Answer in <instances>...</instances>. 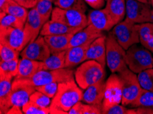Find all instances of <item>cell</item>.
<instances>
[{
	"label": "cell",
	"mask_w": 153,
	"mask_h": 114,
	"mask_svg": "<svg viewBox=\"0 0 153 114\" xmlns=\"http://www.w3.org/2000/svg\"><path fill=\"white\" fill-rule=\"evenodd\" d=\"M76 82L74 79L59 83L57 92L50 106V113L68 114L74 104L82 101L83 92Z\"/></svg>",
	"instance_id": "obj_1"
},
{
	"label": "cell",
	"mask_w": 153,
	"mask_h": 114,
	"mask_svg": "<svg viewBox=\"0 0 153 114\" xmlns=\"http://www.w3.org/2000/svg\"><path fill=\"white\" fill-rule=\"evenodd\" d=\"M75 80L82 90L103 80L105 76L104 68L99 62L90 60L82 62L74 72Z\"/></svg>",
	"instance_id": "obj_2"
},
{
	"label": "cell",
	"mask_w": 153,
	"mask_h": 114,
	"mask_svg": "<svg viewBox=\"0 0 153 114\" xmlns=\"http://www.w3.org/2000/svg\"><path fill=\"white\" fill-rule=\"evenodd\" d=\"M126 64L131 71L139 74L146 69L153 68V57L149 50L135 44L126 50Z\"/></svg>",
	"instance_id": "obj_3"
},
{
	"label": "cell",
	"mask_w": 153,
	"mask_h": 114,
	"mask_svg": "<svg viewBox=\"0 0 153 114\" xmlns=\"http://www.w3.org/2000/svg\"><path fill=\"white\" fill-rule=\"evenodd\" d=\"M111 34L106 40V64L112 73H120L128 68L126 64V51Z\"/></svg>",
	"instance_id": "obj_4"
},
{
	"label": "cell",
	"mask_w": 153,
	"mask_h": 114,
	"mask_svg": "<svg viewBox=\"0 0 153 114\" xmlns=\"http://www.w3.org/2000/svg\"><path fill=\"white\" fill-rule=\"evenodd\" d=\"M109 34L126 51L132 45L140 43L136 24L126 18L115 25Z\"/></svg>",
	"instance_id": "obj_5"
},
{
	"label": "cell",
	"mask_w": 153,
	"mask_h": 114,
	"mask_svg": "<svg viewBox=\"0 0 153 114\" xmlns=\"http://www.w3.org/2000/svg\"><path fill=\"white\" fill-rule=\"evenodd\" d=\"M122 82V104L130 106L138 97L141 87L139 82L137 75L128 68L118 73Z\"/></svg>",
	"instance_id": "obj_6"
},
{
	"label": "cell",
	"mask_w": 153,
	"mask_h": 114,
	"mask_svg": "<svg viewBox=\"0 0 153 114\" xmlns=\"http://www.w3.org/2000/svg\"><path fill=\"white\" fill-rule=\"evenodd\" d=\"M74 72L72 69L64 68L52 71L42 70L34 74L30 78L25 79L34 86H40L51 83H61L74 79Z\"/></svg>",
	"instance_id": "obj_7"
},
{
	"label": "cell",
	"mask_w": 153,
	"mask_h": 114,
	"mask_svg": "<svg viewBox=\"0 0 153 114\" xmlns=\"http://www.w3.org/2000/svg\"><path fill=\"white\" fill-rule=\"evenodd\" d=\"M122 101V82L119 74L112 73L105 82L102 112H105L111 107L121 104Z\"/></svg>",
	"instance_id": "obj_8"
},
{
	"label": "cell",
	"mask_w": 153,
	"mask_h": 114,
	"mask_svg": "<svg viewBox=\"0 0 153 114\" xmlns=\"http://www.w3.org/2000/svg\"><path fill=\"white\" fill-rule=\"evenodd\" d=\"M51 20L73 27L85 28L89 25L85 13L75 10H65L56 6L53 9Z\"/></svg>",
	"instance_id": "obj_9"
},
{
	"label": "cell",
	"mask_w": 153,
	"mask_h": 114,
	"mask_svg": "<svg viewBox=\"0 0 153 114\" xmlns=\"http://www.w3.org/2000/svg\"><path fill=\"white\" fill-rule=\"evenodd\" d=\"M0 41L1 45L10 46L20 52L30 42L24 29L11 27H0Z\"/></svg>",
	"instance_id": "obj_10"
},
{
	"label": "cell",
	"mask_w": 153,
	"mask_h": 114,
	"mask_svg": "<svg viewBox=\"0 0 153 114\" xmlns=\"http://www.w3.org/2000/svg\"><path fill=\"white\" fill-rule=\"evenodd\" d=\"M151 10L150 3L126 0V18L135 24L151 22Z\"/></svg>",
	"instance_id": "obj_11"
},
{
	"label": "cell",
	"mask_w": 153,
	"mask_h": 114,
	"mask_svg": "<svg viewBox=\"0 0 153 114\" xmlns=\"http://www.w3.org/2000/svg\"><path fill=\"white\" fill-rule=\"evenodd\" d=\"M36 87L25 79H14L11 92V104L22 108L30 101V97L36 91Z\"/></svg>",
	"instance_id": "obj_12"
},
{
	"label": "cell",
	"mask_w": 153,
	"mask_h": 114,
	"mask_svg": "<svg viewBox=\"0 0 153 114\" xmlns=\"http://www.w3.org/2000/svg\"><path fill=\"white\" fill-rule=\"evenodd\" d=\"M51 55L50 49L44 36H39L35 40L28 43L21 52L22 58L43 62Z\"/></svg>",
	"instance_id": "obj_13"
},
{
	"label": "cell",
	"mask_w": 153,
	"mask_h": 114,
	"mask_svg": "<svg viewBox=\"0 0 153 114\" xmlns=\"http://www.w3.org/2000/svg\"><path fill=\"white\" fill-rule=\"evenodd\" d=\"M87 18L89 24L92 25L102 32L110 31L116 25L110 14L105 8L90 11Z\"/></svg>",
	"instance_id": "obj_14"
},
{
	"label": "cell",
	"mask_w": 153,
	"mask_h": 114,
	"mask_svg": "<svg viewBox=\"0 0 153 114\" xmlns=\"http://www.w3.org/2000/svg\"><path fill=\"white\" fill-rule=\"evenodd\" d=\"M106 37L102 36L92 42L85 55V61L93 60L99 62L104 68L106 64Z\"/></svg>",
	"instance_id": "obj_15"
},
{
	"label": "cell",
	"mask_w": 153,
	"mask_h": 114,
	"mask_svg": "<svg viewBox=\"0 0 153 114\" xmlns=\"http://www.w3.org/2000/svg\"><path fill=\"white\" fill-rule=\"evenodd\" d=\"M45 23L41 19L38 12L34 8L28 12V15L25 22L24 31L28 37L30 43L33 42L38 38Z\"/></svg>",
	"instance_id": "obj_16"
},
{
	"label": "cell",
	"mask_w": 153,
	"mask_h": 114,
	"mask_svg": "<svg viewBox=\"0 0 153 114\" xmlns=\"http://www.w3.org/2000/svg\"><path fill=\"white\" fill-rule=\"evenodd\" d=\"M104 36L103 32L100 31L92 25L89 24L84 29L74 35L69 42L68 49L74 46H79L90 41H94L99 37Z\"/></svg>",
	"instance_id": "obj_17"
},
{
	"label": "cell",
	"mask_w": 153,
	"mask_h": 114,
	"mask_svg": "<svg viewBox=\"0 0 153 114\" xmlns=\"http://www.w3.org/2000/svg\"><path fill=\"white\" fill-rule=\"evenodd\" d=\"M92 42H88L83 45L68 49L66 52L65 68H72L84 62L86 53Z\"/></svg>",
	"instance_id": "obj_18"
},
{
	"label": "cell",
	"mask_w": 153,
	"mask_h": 114,
	"mask_svg": "<svg viewBox=\"0 0 153 114\" xmlns=\"http://www.w3.org/2000/svg\"><path fill=\"white\" fill-rule=\"evenodd\" d=\"M105 82L104 79L93 84L85 89L83 92L82 102L86 104H102L104 99Z\"/></svg>",
	"instance_id": "obj_19"
},
{
	"label": "cell",
	"mask_w": 153,
	"mask_h": 114,
	"mask_svg": "<svg viewBox=\"0 0 153 114\" xmlns=\"http://www.w3.org/2000/svg\"><path fill=\"white\" fill-rule=\"evenodd\" d=\"M82 27H73L68 26L61 23L50 20L43 25L41 30L40 35L42 36H52V35H61L66 34H76L80 30Z\"/></svg>",
	"instance_id": "obj_20"
},
{
	"label": "cell",
	"mask_w": 153,
	"mask_h": 114,
	"mask_svg": "<svg viewBox=\"0 0 153 114\" xmlns=\"http://www.w3.org/2000/svg\"><path fill=\"white\" fill-rule=\"evenodd\" d=\"M42 71V62L22 58L19 62L18 74L15 79H28Z\"/></svg>",
	"instance_id": "obj_21"
},
{
	"label": "cell",
	"mask_w": 153,
	"mask_h": 114,
	"mask_svg": "<svg viewBox=\"0 0 153 114\" xmlns=\"http://www.w3.org/2000/svg\"><path fill=\"white\" fill-rule=\"evenodd\" d=\"M74 34H66L44 36L46 43L50 49L51 54L68 50L69 42Z\"/></svg>",
	"instance_id": "obj_22"
},
{
	"label": "cell",
	"mask_w": 153,
	"mask_h": 114,
	"mask_svg": "<svg viewBox=\"0 0 153 114\" xmlns=\"http://www.w3.org/2000/svg\"><path fill=\"white\" fill-rule=\"evenodd\" d=\"M12 79L0 76V113H7L12 107L11 104V92H12Z\"/></svg>",
	"instance_id": "obj_23"
},
{
	"label": "cell",
	"mask_w": 153,
	"mask_h": 114,
	"mask_svg": "<svg viewBox=\"0 0 153 114\" xmlns=\"http://www.w3.org/2000/svg\"><path fill=\"white\" fill-rule=\"evenodd\" d=\"M115 24L124 20L126 16V0H106V7Z\"/></svg>",
	"instance_id": "obj_24"
},
{
	"label": "cell",
	"mask_w": 153,
	"mask_h": 114,
	"mask_svg": "<svg viewBox=\"0 0 153 114\" xmlns=\"http://www.w3.org/2000/svg\"><path fill=\"white\" fill-rule=\"evenodd\" d=\"M136 27L138 30L141 45L153 53V23L136 24Z\"/></svg>",
	"instance_id": "obj_25"
},
{
	"label": "cell",
	"mask_w": 153,
	"mask_h": 114,
	"mask_svg": "<svg viewBox=\"0 0 153 114\" xmlns=\"http://www.w3.org/2000/svg\"><path fill=\"white\" fill-rule=\"evenodd\" d=\"M67 50L51 54L50 56L42 62V70L52 71L65 68Z\"/></svg>",
	"instance_id": "obj_26"
},
{
	"label": "cell",
	"mask_w": 153,
	"mask_h": 114,
	"mask_svg": "<svg viewBox=\"0 0 153 114\" xmlns=\"http://www.w3.org/2000/svg\"><path fill=\"white\" fill-rule=\"evenodd\" d=\"M1 12H4L8 15L15 16L24 23L26 22L28 15L27 9L19 5L14 0H8L5 5L1 8Z\"/></svg>",
	"instance_id": "obj_27"
},
{
	"label": "cell",
	"mask_w": 153,
	"mask_h": 114,
	"mask_svg": "<svg viewBox=\"0 0 153 114\" xmlns=\"http://www.w3.org/2000/svg\"><path fill=\"white\" fill-rule=\"evenodd\" d=\"M19 59L10 61L1 62L0 64V76L8 79H15L18 74V66Z\"/></svg>",
	"instance_id": "obj_28"
},
{
	"label": "cell",
	"mask_w": 153,
	"mask_h": 114,
	"mask_svg": "<svg viewBox=\"0 0 153 114\" xmlns=\"http://www.w3.org/2000/svg\"><path fill=\"white\" fill-rule=\"evenodd\" d=\"M54 4L56 7L62 9L75 10L83 13H85L87 9L84 0H56Z\"/></svg>",
	"instance_id": "obj_29"
},
{
	"label": "cell",
	"mask_w": 153,
	"mask_h": 114,
	"mask_svg": "<svg viewBox=\"0 0 153 114\" xmlns=\"http://www.w3.org/2000/svg\"><path fill=\"white\" fill-rule=\"evenodd\" d=\"M52 3L53 2L49 0H39L34 7V8L38 12L39 15H40L41 19L45 23L50 21V18L52 17L53 9H54Z\"/></svg>",
	"instance_id": "obj_30"
},
{
	"label": "cell",
	"mask_w": 153,
	"mask_h": 114,
	"mask_svg": "<svg viewBox=\"0 0 153 114\" xmlns=\"http://www.w3.org/2000/svg\"><path fill=\"white\" fill-rule=\"evenodd\" d=\"M25 23L17 17L6 14L4 12L0 13V27H11L24 29Z\"/></svg>",
	"instance_id": "obj_31"
},
{
	"label": "cell",
	"mask_w": 153,
	"mask_h": 114,
	"mask_svg": "<svg viewBox=\"0 0 153 114\" xmlns=\"http://www.w3.org/2000/svg\"><path fill=\"white\" fill-rule=\"evenodd\" d=\"M130 107H147L153 108V92L141 88L138 97Z\"/></svg>",
	"instance_id": "obj_32"
},
{
	"label": "cell",
	"mask_w": 153,
	"mask_h": 114,
	"mask_svg": "<svg viewBox=\"0 0 153 114\" xmlns=\"http://www.w3.org/2000/svg\"><path fill=\"white\" fill-rule=\"evenodd\" d=\"M141 88L153 92V68L146 69L137 75Z\"/></svg>",
	"instance_id": "obj_33"
},
{
	"label": "cell",
	"mask_w": 153,
	"mask_h": 114,
	"mask_svg": "<svg viewBox=\"0 0 153 114\" xmlns=\"http://www.w3.org/2000/svg\"><path fill=\"white\" fill-rule=\"evenodd\" d=\"M30 101L34 104L43 108H49L52 103L51 98L46 96L42 92L37 91V90L31 95L30 97Z\"/></svg>",
	"instance_id": "obj_34"
},
{
	"label": "cell",
	"mask_w": 153,
	"mask_h": 114,
	"mask_svg": "<svg viewBox=\"0 0 153 114\" xmlns=\"http://www.w3.org/2000/svg\"><path fill=\"white\" fill-rule=\"evenodd\" d=\"M0 55L1 62L10 61V60L18 59L21 55L20 51L15 49L10 46L5 45H0Z\"/></svg>",
	"instance_id": "obj_35"
},
{
	"label": "cell",
	"mask_w": 153,
	"mask_h": 114,
	"mask_svg": "<svg viewBox=\"0 0 153 114\" xmlns=\"http://www.w3.org/2000/svg\"><path fill=\"white\" fill-rule=\"evenodd\" d=\"M23 112L25 114H49L50 109L49 108L41 107L29 101L22 107Z\"/></svg>",
	"instance_id": "obj_36"
},
{
	"label": "cell",
	"mask_w": 153,
	"mask_h": 114,
	"mask_svg": "<svg viewBox=\"0 0 153 114\" xmlns=\"http://www.w3.org/2000/svg\"><path fill=\"white\" fill-rule=\"evenodd\" d=\"M58 86H59V83H48V84L36 86V90L37 91L42 92L43 94H45L46 96L52 99L55 96L56 94Z\"/></svg>",
	"instance_id": "obj_37"
},
{
	"label": "cell",
	"mask_w": 153,
	"mask_h": 114,
	"mask_svg": "<svg viewBox=\"0 0 153 114\" xmlns=\"http://www.w3.org/2000/svg\"><path fill=\"white\" fill-rule=\"evenodd\" d=\"M102 112V104H84L82 114H101Z\"/></svg>",
	"instance_id": "obj_38"
},
{
	"label": "cell",
	"mask_w": 153,
	"mask_h": 114,
	"mask_svg": "<svg viewBox=\"0 0 153 114\" xmlns=\"http://www.w3.org/2000/svg\"><path fill=\"white\" fill-rule=\"evenodd\" d=\"M127 114H153V108L147 107H137L128 109Z\"/></svg>",
	"instance_id": "obj_39"
},
{
	"label": "cell",
	"mask_w": 153,
	"mask_h": 114,
	"mask_svg": "<svg viewBox=\"0 0 153 114\" xmlns=\"http://www.w3.org/2000/svg\"><path fill=\"white\" fill-rule=\"evenodd\" d=\"M127 111L128 108H126V106L118 104L108 109L105 114H127Z\"/></svg>",
	"instance_id": "obj_40"
},
{
	"label": "cell",
	"mask_w": 153,
	"mask_h": 114,
	"mask_svg": "<svg viewBox=\"0 0 153 114\" xmlns=\"http://www.w3.org/2000/svg\"><path fill=\"white\" fill-rule=\"evenodd\" d=\"M84 1L87 5H89L95 10L103 8V7L105 6L106 4V0H84Z\"/></svg>",
	"instance_id": "obj_41"
},
{
	"label": "cell",
	"mask_w": 153,
	"mask_h": 114,
	"mask_svg": "<svg viewBox=\"0 0 153 114\" xmlns=\"http://www.w3.org/2000/svg\"><path fill=\"white\" fill-rule=\"evenodd\" d=\"M24 8L27 9H32L35 7L39 0H14Z\"/></svg>",
	"instance_id": "obj_42"
},
{
	"label": "cell",
	"mask_w": 153,
	"mask_h": 114,
	"mask_svg": "<svg viewBox=\"0 0 153 114\" xmlns=\"http://www.w3.org/2000/svg\"><path fill=\"white\" fill-rule=\"evenodd\" d=\"M84 104L85 103L83 102L79 101L69 109L68 114H82Z\"/></svg>",
	"instance_id": "obj_43"
},
{
	"label": "cell",
	"mask_w": 153,
	"mask_h": 114,
	"mask_svg": "<svg viewBox=\"0 0 153 114\" xmlns=\"http://www.w3.org/2000/svg\"><path fill=\"white\" fill-rule=\"evenodd\" d=\"M22 114L24 113L22 108L17 107L13 106L7 112V114Z\"/></svg>",
	"instance_id": "obj_44"
},
{
	"label": "cell",
	"mask_w": 153,
	"mask_h": 114,
	"mask_svg": "<svg viewBox=\"0 0 153 114\" xmlns=\"http://www.w3.org/2000/svg\"><path fill=\"white\" fill-rule=\"evenodd\" d=\"M137 1L143 2V3H149V0H137Z\"/></svg>",
	"instance_id": "obj_45"
},
{
	"label": "cell",
	"mask_w": 153,
	"mask_h": 114,
	"mask_svg": "<svg viewBox=\"0 0 153 114\" xmlns=\"http://www.w3.org/2000/svg\"><path fill=\"white\" fill-rule=\"evenodd\" d=\"M151 23H153V9L151 10Z\"/></svg>",
	"instance_id": "obj_46"
},
{
	"label": "cell",
	"mask_w": 153,
	"mask_h": 114,
	"mask_svg": "<svg viewBox=\"0 0 153 114\" xmlns=\"http://www.w3.org/2000/svg\"><path fill=\"white\" fill-rule=\"evenodd\" d=\"M149 3L150 4V5L153 8V0H149Z\"/></svg>",
	"instance_id": "obj_47"
},
{
	"label": "cell",
	"mask_w": 153,
	"mask_h": 114,
	"mask_svg": "<svg viewBox=\"0 0 153 114\" xmlns=\"http://www.w3.org/2000/svg\"><path fill=\"white\" fill-rule=\"evenodd\" d=\"M49 1H51L52 2H53V3H54V2L56 1V0H49Z\"/></svg>",
	"instance_id": "obj_48"
},
{
	"label": "cell",
	"mask_w": 153,
	"mask_h": 114,
	"mask_svg": "<svg viewBox=\"0 0 153 114\" xmlns=\"http://www.w3.org/2000/svg\"></svg>",
	"instance_id": "obj_49"
}]
</instances>
